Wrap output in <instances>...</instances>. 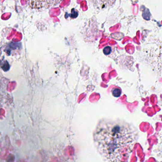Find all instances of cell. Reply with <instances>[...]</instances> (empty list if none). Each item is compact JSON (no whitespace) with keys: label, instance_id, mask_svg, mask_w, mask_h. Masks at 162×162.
<instances>
[{"label":"cell","instance_id":"obj_2","mask_svg":"<svg viewBox=\"0 0 162 162\" xmlns=\"http://www.w3.org/2000/svg\"><path fill=\"white\" fill-rule=\"evenodd\" d=\"M62 0H29V5L36 10L46 9L56 6Z\"/></svg>","mask_w":162,"mask_h":162},{"label":"cell","instance_id":"obj_4","mask_svg":"<svg viewBox=\"0 0 162 162\" xmlns=\"http://www.w3.org/2000/svg\"><path fill=\"white\" fill-rule=\"evenodd\" d=\"M103 52L106 55H109L111 52V48L110 47H106L104 48Z\"/></svg>","mask_w":162,"mask_h":162},{"label":"cell","instance_id":"obj_1","mask_svg":"<svg viewBox=\"0 0 162 162\" xmlns=\"http://www.w3.org/2000/svg\"><path fill=\"white\" fill-rule=\"evenodd\" d=\"M132 126L121 120H102L94 132L98 152L106 162H127L137 139Z\"/></svg>","mask_w":162,"mask_h":162},{"label":"cell","instance_id":"obj_3","mask_svg":"<svg viewBox=\"0 0 162 162\" xmlns=\"http://www.w3.org/2000/svg\"><path fill=\"white\" fill-rule=\"evenodd\" d=\"M112 95L115 97H119L121 95L120 89L119 88H114L112 90Z\"/></svg>","mask_w":162,"mask_h":162}]
</instances>
